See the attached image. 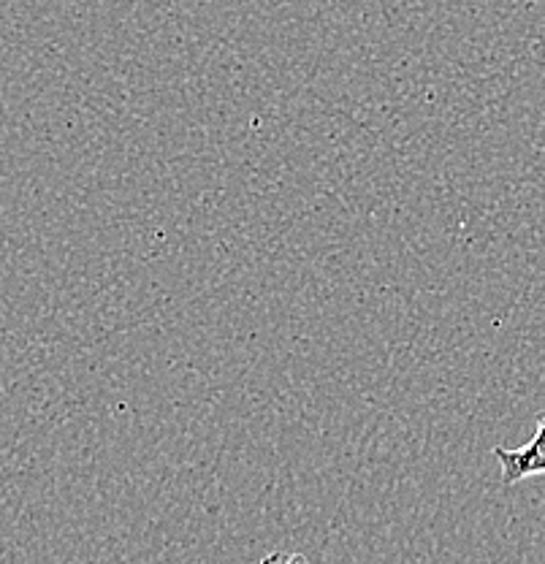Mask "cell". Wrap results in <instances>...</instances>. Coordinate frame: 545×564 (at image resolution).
Returning a JSON list of instances; mask_svg holds the SVG:
<instances>
[{"mask_svg": "<svg viewBox=\"0 0 545 564\" xmlns=\"http://www.w3.org/2000/svg\"><path fill=\"white\" fill-rule=\"evenodd\" d=\"M497 464H500L502 484L513 486L535 475H545V413L537 419L535 434L521 448H494Z\"/></svg>", "mask_w": 545, "mask_h": 564, "instance_id": "obj_1", "label": "cell"}, {"mask_svg": "<svg viewBox=\"0 0 545 564\" xmlns=\"http://www.w3.org/2000/svg\"><path fill=\"white\" fill-rule=\"evenodd\" d=\"M261 564H309L307 556L296 554V551H274V554L263 556Z\"/></svg>", "mask_w": 545, "mask_h": 564, "instance_id": "obj_2", "label": "cell"}]
</instances>
